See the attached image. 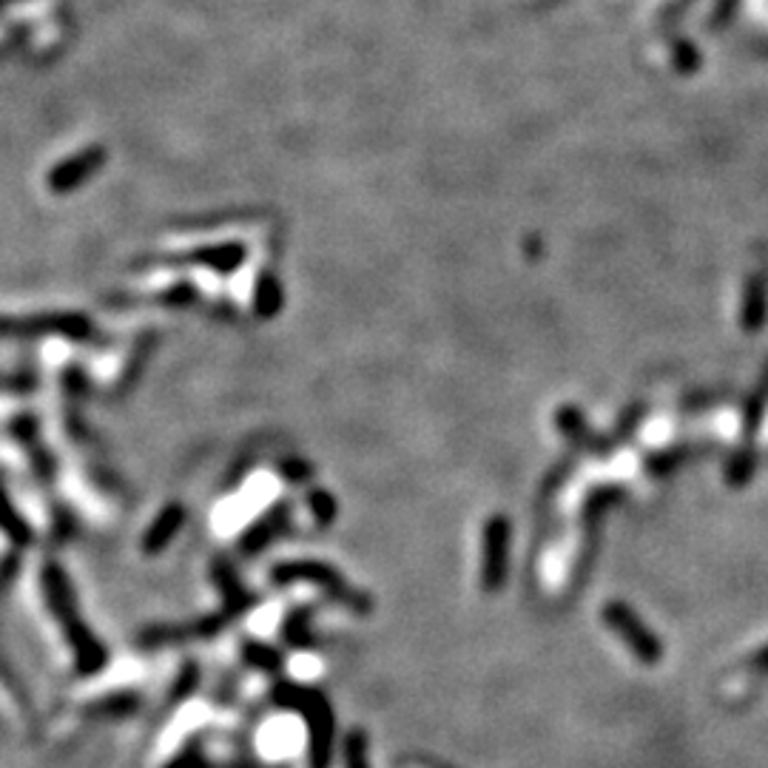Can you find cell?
Masks as SVG:
<instances>
[{
    "mask_svg": "<svg viewBox=\"0 0 768 768\" xmlns=\"http://www.w3.org/2000/svg\"><path fill=\"white\" fill-rule=\"evenodd\" d=\"M273 703L282 709L302 714L307 720V734H310V768L330 766V743H334V712L325 694L316 689H307L300 684L280 680L273 689Z\"/></svg>",
    "mask_w": 768,
    "mask_h": 768,
    "instance_id": "6da1fadb",
    "label": "cell"
},
{
    "mask_svg": "<svg viewBox=\"0 0 768 768\" xmlns=\"http://www.w3.org/2000/svg\"><path fill=\"white\" fill-rule=\"evenodd\" d=\"M271 580L276 587H291V584H316V589L334 598V601L345 603L353 612H368V598L353 592L348 580L336 573L334 566L325 561H285V564L273 566Z\"/></svg>",
    "mask_w": 768,
    "mask_h": 768,
    "instance_id": "7a4b0ae2",
    "label": "cell"
},
{
    "mask_svg": "<svg viewBox=\"0 0 768 768\" xmlns=\"http://www.w3.org/2000/svg\"><path fill=\"white\" fill-rule=\"evenodd\" d=\"M105 162V151L100 146L86 148V151H77L69 160L57 162L55 168L46 177V185L55 194H69V191L80 189L86 180H89L94 171H100V166Z\"/></svg>",
    "mask_w": 768,
    "mask_h": 768,
    "instance_id": "3957f363",
    "label": "cell"
},
{
    "mask_svg": "<svg viewBox=\"0 0 768 768\" xmlns=\"http://www.w3.org/2000/svg\"><path fill=\"white\" fill-rule=\"evenodd\" d=\"M60 626H64L66 641H69L71 652H75L77 671H80V675H94V671L103 669L105 660H109V652H105L103 643L98 641V635L86 626L83 618L77 614V618L60 623Z\"/></svg>",
    "mask_w": 768,
    "mask_h": 768,
    "instance_id": "277c9868",
    "label": "cell"
},
{
    "mask_svg": "<svg viewBox=\"0 0 768 768\" xmlns=\"http://www.w3.org/2000/svg\"><path fill=\"white\" fill-rule=\"evenodd\" d=\"M228 614H214V618H200L191 623H171V626H154L146 629L140 635L143 646H162V643H180V641H205V637L219 635V629L228 623Z\"/></svg>",
    "mask_w": 768,
    "mask_h": 768,
    "instance_id": "5b68a950",
    "label": "cell"
},
{
    "mask_svg": "<svg viewBox=\"0 0 768 768\" xmlns=\"http://www.w3.org/2000/svg\"><path fill=\"white\" fill-rule=\"evenodd\" d=\"M607 621H609V626L618 632V637H623V641H626L629 650L635 652V657H641L643 664H655L657 657H660V650H657L655 637L646 632V626H641V623H637V618L629 612L626 607H618V603H612V607L607 609Z\"/></svg>",
    "mask_w": 768,
    "mask_h": 768,
    "instance_id": "8992f818",
    "label": "cell"
},
{
    "mask_svg": "<svg viewBox=\"0 0 768 768\" xmlns=\"http://www.w3.org/2000/svg\"><path fill=\"white\" fill-rule=\"evenodd\" d=\"M26 334H60V336H86L89 334V321L77 314H57L43 316L35 321H14L0 316V339H12V336Z\"/></svg>",
    "mask_w": 768,
    "mask_h": 768,
    "instance_id": "52a82bcc",
    "label": "cell"
},
{
    "mask_svg": "<svg viewBox=\"0 0 768 768\" xmlns=\"http://www.w3.org/2000/svg\"><path fill=\"white\" fill-rule=\"evenodd\" d=\"M43 595H46V603H49V612L55 614L57 623H66L71 618H77V598L75 589H71L69 575L64 573V566L49 561L43 566Z\"/></svg>",
    "mask_w": 768,
    "mask_h": 768,
    "instance_id": "ba28073f",
    "label": "cell"
},
{
    "mask_svg": "<svg viewBox=\"0 0 768 768\" xmlns=\"http://www.w3.org/2000/svg\"><path fill=\"white\" fill-rule=\"evenodd\" d=\"M182 524H185V507H182V504H168V507H162V510L157 512V518L151 521V527L146 530V535H143V552H146V555H160V552L174 541V535L182 530Z\"/></svg>",
    "mask_w": 768,
    "mask_h": 768,
    "instance_id": "9c48e42d",
    "label": "cell"
},
{
    "mask_svg": "<svg viewBox=\"0 0 768 768\" xmlns=\"http://www.w3.org/2000/svg\"><path fill=\"white\" fill-rule=\"evenodd\" d=\"M287 524V504H276L262 518H257L242 535V552L253 555V552H262L273 538L280 535Z\"/></svg>",
    "mask_w": 768,
    "mask_h": 768,
    "instance_id": "30bf717a",
    "label": "cell"
},
{
    "mask_svg": "<svg viewBox=\"0 0 768 768\" xmlns=\"http://www.w3.org/2000/svg\"><path fill=\"white\" fill-rule=\"evenodd\" d=\"M211 575H214L219 592H223L225 614H228V618H239V614L248 612V607L253 603V598L245 592V587L239 584L237 573H234V569H230V566L225 564L223 558L214 561V566H211Z\"/></svg>",
    "mask_w": 768,
    "mask_h": 768,
    "instance_id": "8fae6325",
    "label": "cell"
},
{
    "mask_svg": "<svg viewBox=\"0 0 768 768\" xmlns=\"http://www.w3.org/2000/svg\"><path fill=\"white\" fill-rule=\"evenodd\" d=\"M0 532L12 538V544L26 546L32 544V527L21 518V512L14 510V504L9 501L7 487L0 484Z\"/></svg>",
    "mask_w": 768,
    "mask_h": 768,
    "instance_id": "7c38bea8",
    "label": "cell"
},
{
    "mask_svg": "<svg viewBox=\"0 0 768 768\" xmlns=\"http://www.w3.org/2000/svg\"><path fill=\"white\" fill-rule=\"evenodd\" d=\"M310 621H314V607H300L287 614L285 623H282V637H285L287 646H294V650L310 646V641H314Z\"/></svg>",
    "mask_w": 768,
    "mask_h": 768,
    "instance_id": "4fadbf2b",
    "label": "cell"
},
{
    "mask_svg": "<svg viewBox=\"0 0 768 768\" xmlns=\"http://www.w3.org/2000/svg\"><path fill=\"white\" fill-rule=\"evenodd\" d=\"M242 655L245 660L251 666H257L259 671H268V675H276V671L282 669V655L273 646H268V643L262 641H245L242 643Z\"/></svg>",
    "mask_w": 768,
    "mask_h": 768,
    "instance_id": "5bb4252c",
    "label": "cell"
},
{
    "mask_svg": "<svg viewBox=\"0 0 768 768\" xmlns=\"http://www.w3.org/2000/svg\"><path fill=\"white\" fill-rule=\"evenodd\" d=\"M242 248L239 245H217V248H203L200 253H194V259L205 262V266H214L217 271H230L242 262Z\"/></svg>",
    "mask_w": 768,
    "mask_h": 768,
    "instance_id": "9a60e30c",
    "label": "cell"
},
{
    "mask_svg": "<svg viewBox=\"0 0 768 768\" xmlns=\"http://www.w3.org/2000/svg\"><path fill=\"white\" fill-rule=\"evenodd\" d=\"M253 307L259 316H273L282 307V287L280 282L271 276H262L257 285V296H253Z\"/></svg>",
    "mask_w": 768,
    "mask_h": 768,
    "instance_id": "2e32d148",
    "label": "cell"
},
{
    "mask_svg": "<svg viewBox=\"0 0 768 768\" xmlns=\"http://www.w3.org/2000/svg\"><path fill=\"white\" fill-rule=\"evenodd\" d=\"M345 768H371V763H368V741H364V734L359 729L345 737Z\"/></svg>",
    "mask_w": 768,
    "mask_h": 768,
    "instance_id": "e0dca14e",
    "label": "cell"
},
{
    "mask_svg": "<svg viewBox=\"0 0 768 768\" xmlns=\"http://www.w3.org/2000/svg\"><path fill=\"white\" fill-rule=\"evenodd\" d=\"M307 504H310V510H314L316 521H319L321 527H328L330 521H334L336 504H334V498H330V493L314 489V493H310V498H307Z\"/></svg>",
    "mask_w": 768,
    "mask_h": 768,
    "instance_id": "ac0fdd59",
    "label": "cell"
},
{
    "mask_svg": "<svg viewBox=\"0 0 768 768\" xmlns=\"http://www.w3.org/2000/svg\"><path fill=\"white\" fill-rule=\"evenodd\" d=\"M105 700H109V703L94 705V712L98 714H105V712L123 714V712H132L134 705H137V700H134L132 694H114V698H105Z\"/></svg>",
    "mask_w": 768,
    "mask_h": 768,
    "instance_id": "d6986e66",
    "label": "cell"
},
{
    "mask_svg": "<svg viewBox=\"0 0 768 768\" xmlns=\"http://www.w3.org/2000/svg\"><path fill=\"white\" fill-rule=\"evenodd\" d=\"M166 768H211V763L205 760V757L200 755V752H194V748H191V752H182V755L177 757V760L168 763Z\"/></svg>",
    "mask_w": 768,
    "mask_h": 768,
    "instance_id": "ffe728a7",
    "label": "cell"
},
{
    "mask_svg": "<svg viewBox=\"0 0 768 768\" xmlns=\"http://www.w3.org/2000/svg\"><path fill=\"white\" fill-rule=\"evenodd\" d=\"M280 470H282V475H285L287 482H294V484L305 482L307 475H310V473H307L305 464H302V461H282Z\"/></svg>",
    "mask_w": 768,
    "mask_h": 768,
    "instance_id": "44dd1931",
    "label": "cell"
},
{
    "mask_svg": "<svg viewBox=\"0 0 768 768\" xmlns=\"http://www.w3.org/2000/svg\"><path fill=\"white\" fill-rule=\"evenodd\" d=\"M196 686V666L194 664H189L185 669H182V675H180V684H177V689H174V700H180L185 691H191Z\"/></svg>",
    "mask_w": 768,
    "mask_h": 768,
    "instance_id": "7402d4cb",
    "label": "cell"
}]
</instances>
